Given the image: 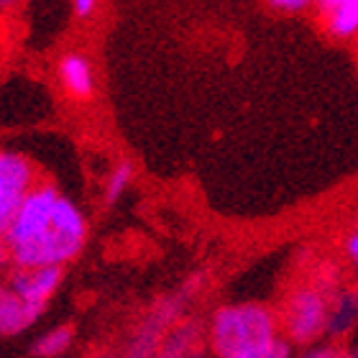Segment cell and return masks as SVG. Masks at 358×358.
Listing matches in <instances>:
<instances>
[{
	"instance_id": "6da1fadb",
	"label": "cell",
	"mask_w": 358,
	"mask_h": 358,
	"mask_svg": "<svg viewBox=\"0 0 358 358\" xmlns=\"http://www.w3.org/2000/svg\"><path fill=\"white\" fill-rule=\"evenodd\" d=\"M8 259L15 268L59 266L75 262L87 243V220L75 202L52 185H34L23 194L6 233Z\"/></svg>"
},
{
	"instance_id": "7a4b0ae2",
	"label": "cell",
	"mask_w": 358,
	"mask_h": 358,
	"mask_svg": "<svg viewBox=\"0 0 358 358\" xmlns=\"http://www.w3.org/2000/svg\"><path fill=\"white\" fill-rule=\"evenodd\" d=\"M279 338V320L271 307L259 302L225 305L213 315L210 322V345L217 358L243 353Z\"/></svg>"
},
{
	"instance_id": "3957f363",
	"label": "cell",
	"mask_w": 358,
	"mask_h": 358,
	"mask_svg": "<svg viewBox=\"0 0 358 358\" xmlns=\"http://www.w3.org/2000/svg\"><path fill=\"white\" fill-rule=\"evenodd\" d=\"M330 294L315 284H305L292 292L284 302L282 313L276 315L279 333L284 330V341L292 345H313L325 336L328 328Z\"/></svg>"
},
{
	"instance_id": "277c9868",
	"label": "cell",
	"mask_w": 358,
	"mask_h": 358,
	"mask_svg": "<svg viewBox=\"0 0 358 358\" xmlns=\"http://www.w3.org/2000/svg\"><path fill=\"white\" fill-rule=\"evenodd\" d=\"M64 268L59 266H31V268H15L10 274L8 289L13 297H18L23 305L34 307L38 313H44L54 292L59 289Z\"/></svg>"
},
{
	"instance_id": "5b68a950",
	"label": "cell",
	"mask_w": 358,
	"mask_h": 358,
	"mask_svg": "<svg viewBox=\"0 0 358 358\" xmlns=\"http://www.w3.org/2000/svg\"><path fill=\"white\" fill-rule=\"evenodd\" d=\"M36 185V172L26 157L0 151V200H21Z\"/></svg>"
},
{
	"instance_id": "8992f818",
	"label": "cell",
	"mask_w": 358,
	"mask_h": 358,
	"mask_svg": "<svg viewBox=\"0 0 358 358\" xmlns=\"http://www.w3.org/2000/svg\"><path fill=\"white\" fill-rule=\"evenodd\" d=\"M38 310L13 297L6 284H0V336H18L38 320Z\"/></svg>"
},
{
	"instance_id": "52a82bcc",
	"label": "cell",
	"mask_w": 358,
	"mask_h": 358,
	"mask_svg": "<svg viewBox=\"0 0 358 358\" xmlns=\"http://www.w3.org/2000/svg\"><path fill=\"white\" fill-rule=\"evenodd\" d=\"M59 77L64 90L72 97H77V100H87L92 95V90H95L92 67H90V62L85 59L83 54H69V57H64L59 64Z\"/></svg>"
},
{
	"instance_id": "ba28073f",
	"label": "cell",
	"mask_w": 358,
	"mask_h": 358,
	"mask_svg": "<svg viewBox=\"0 0 358 358\" xmlns=\"http://www.w3.org/2000/svg\"><path fill=\"white\" fill-rule=\"evenodd\" d=\"M356 292H338V294H330V305H328V328L325 333H330L333 338H345L356 325Z\"/></svg>"
},
{
	"instance_id": "9c48e42d",
	"label": "cell",
	"mask_w": 358,
	"mask_h": 358,
	"mask_svg": "<svg viewBox=\"0 0 358 358\" xmlns=\"http://www.w3.org/2000/svg\"><path fill=\"white\" fill-rule=\"evenodd\" d=\"M72 338H75V333H72V328H67V325L49 330V333H44V336L38 338L36 356H44V358L62 356V353H64L69 345H72Z\"/></svg>"
},
{
	"instance_id": "30bf717a",
	"label": "cell",
	"mask_w": 358,
	"mask_h": 358,
	"mask_svg": "<svg viewBox=\"0 0 358 358\" xmlns=\"http://www.w3.org/2000/svg\"><path fill=\"white\" fill-rule=\"evenodd\" d=\"M228 358H294V351H292V343L284 341L282 336L268 341L264 345H256V348H248L243 353H236V356Z\"/></svg>"
},
{
	"instance_id": "8fae6325",
	"label": "cell",
	"mask_w": 358,
	"mask_h": 358,
	"mask_svg": "<svg viewBox=\"0 0 358 358\" xmlns=\"http://www.w3.org/2000/svg\"><path fill=\"white\" fill-rule=\"evenodd\" d=\"M131 179H134V166L128 164V162H120V164L110 172V177H108V185H105L108 202H118L120 197L126 194Z\"/></svg>"
},
{
	"instance_id": "7c38bea8",
	"label": "cell",
	"mask_w": 358,
	"mask_h": 358,
	"mask_svg": "<svg viewBox=\"0 0 358 358\" xmlns=\"http://www.w3.org/2000/svg\"><path fill=\"white\" fill-rule=\"evenodd\" d=\"M299 358H356L353 351H345L341 345H325V343H313L307 345L305 353Z\"/></svg>"
},
{
	"instance_id": "4fadbf2b",
	"label": "cell",
	"mask_w": 358,
	"mask_h": 358,
	"mask_svg": "<svg viewBox=\"0 0 358 358\" xmlns=\"http://www.w3.org/2000/svg\"><path fill=\"white\" fill-rule=\"evenodd\" d=\"M21 200H0V238H6L8 228H10V220L15 215V208H18Z\"/></svg>"
},
{
	"instance_id": "5bb4252c",
	"label": "cell",
	"mask_w": 358,
	"mask_h": 358,
	"mask_svg": "<svg viewBox=\"0 0 358 358\" xmlns=\"http://www.w3.org/2000/svg\"><path fill=\"white\" fill-rule=\"evenodd\" d=\"M317 0H268V6L276 8V10H287V13H299L305 8L315 6Z\"/></svg>"
},
{
	"instance_id": "9a60e30c",
	"label": "cell",
	"mask_w": 358,
	"mask_h": 358,
	"mask_svg": "<svg viewBox=\"0 0 358 358\" xmlns=\"http://www.w3.org/2000/svg\"><path fill=\"white\" fill-rule=\"evenodd\" d=\"M315 6H320V13H330V10H338V8H348V6H358V0H317Z\"/></svg>"
},
{
	"instance_id": "2e32d148",
	"label": "cell",
	"mask_w": 358,
	"mask_h": 358,
	"mask_svg": "<svg viewBox=\"0 0 358 358\" xmlns=\"http://www.w3.org/2000/svg\"><path fill=\"white\" fill-rule=\"evenodd\" d=\"M343 248H345V256H348V259H351V262L356 264L358 262V233L356 231H353L351 236L345 238Z\"/></svg>"
},
{
	"instance_id": "e0dca14e",
	"label": "cell",
	"mask_w": 358,
	"mask_h": 358,
	"mask_svg": "<svg viewBox=\"0 0 358 358\" xmlns=\"http://www.w3.org/2000/svg\"><path fill=\"white\" fill-rule=\"evenodd\" d=\"M97 6V0H75V10L77 15H83V18H87L92 10H95Z\"/></svg>"
},
{
	"instance_id": "ac0fdd59",
	"label": "cell",
	"mask_w": 358,
	"mask_h": 358,
	"mask_svg": "<svg viewBox=\"0 0 358 358\" xmlns=\"http://www.w3.org/2000/svg\"><path fill=\"white\" fill-rule=\"evenodd\" d=\"M8 262H10V259H8V248H6V241L0 238V271H3V268L8 266Z\"/></svg>"
},
{
	"instance_id": "d6986e66",
	"label": "cell",
	"mask_w": 358,
	"mask_h": 358,
	"mask_svg": "<svg viewBox=\"0 0 358 358\" xmlns=\"http://www.w3.org/2000/svg\"><path fill=\"white\" fill-rule=\"evenodd\" d=\"M3 3H13V0H0V6H3Z\"/></svg>"
}]
</instances>
